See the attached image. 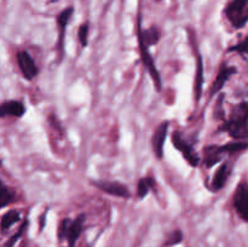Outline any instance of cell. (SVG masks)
I'll return each instance as SVG.
<instances>
[{
	"label": "cell",
	"mask_w": 248,
	"mask_h": 247,
	"mask_svg": "<svg viewBox=\"0 0 248 247\" xmlns=\"http://www.w3.org/2000/svg\"><path fill=\"white\" fill-rule=\"evenodd\" d=\"M222 130L235 139L248 138V103H240L232 109L229 119L223 124Z\"/></svg>",
	"instance_id": "cell-1"
},
{
	"label": "cell",
	"mask_w": 248,
	"mask_h": 247,
	"mask_svg": "<svg viewBox=\"0 0 248 247\" xmlns=\"http://www.w3.org/2000/svg\"><path fill=\"white\" fill-rule=\"evenodd\" d=\"M86 216L84 213L77 216L74 219L70 218H64L58 225V240L60 241H67L68 247H75V244L81 236L82 230H84V224Z\"/></svg>",
	"instance_id": "cell-2"
},
{
	"label": "cell",
	"mask_w": 248,
	"mask_h": 247,
	"mask_svg": "<svg viewBox=\"0 0 248 247\" xmlns=\"http://www.w3.org/2000/svg\"><path fill=\"white\" fill-rule=\"evenodd\" d=\"M224 15L235 29H241L248 23V0H230Z\"/></svg>",
	"instance_id": "cell-3"
},
{
	"label": "cell",
	"mask_w": 248,
	"mask_h": 247,
	"mask_svg": "<svg viewBox=\"0 0 248 247\" xmlns=\"http://www.w3.org/2000/svg\"><path fill=\"white\" fill-rule=\"evenodd\" d=\"M137 40H138V48H140V60H142L143 65H144V68L148 70L150 77H152L153 82L155 84V87L160 91L162 86L161 77H160L159 70H157L156 65H155L154 58L152 57V53H150L149 51V46L147 45L144 39L142 38V35H140L138 31H137Z\"/></svg>",
	"instance_id": "cell-4"
},
{
	"label": "cell",
	"mask_w": 248,
	"mask_h": 247,
	"mask_svg": "<svg viewBox=\"0 0 248 247\" xmlns=\"http://www.w3.org/2000/svg\"><path fill=\"white\" fill-rule=\"evenodd\" d=\"M172 143H173V145L176 147V149L179 150V152L183 154L184 159L188 161V164L190 165V166H198L199 162H200V156H199V154L196 153L195 148H194L193 145L181 135V132L176 131V132L172 135Z\"/></svg>",
	"instance_id": "cell-5"
},
{
	"label": "cell",
	"mask_w": 248,
	"mask_h": 247,
	"mask_svg": "<svg viewBox=\"0 0 248 247\" xmlns=\"http://www.w3.org/2000/svg\"><path fill=\"white\" fill-rule=\"evenodd\" d=\"M232 205L235 211L245 222H248V183L247 182H240L236 186L232 198Z\"/></svg>",
	"instance_id": "cell-6"
},
{
	"label": "cell",
	"mask_w": 248,
	"mask_h": 247,
	"mask_svg": "<svg viewBox=\"0 0 248 247\" xmlns=\"http://www.w3.org/2000/svg\"><path fill=\"white\" fill-rule=\"evenodd\" d=\"M73 14H74V7L68 6L57 15V28H58V41H57V50L60 55V61L62 60L63 53H64V38H65V29H67L68 23L72 19Z\"/></svg>",
	"instance_id": "cell-7"
},
{
	"label": "cell",
	"mask_w": 248,
	"mask_h": 247,
	"mask_svg": "<svg viewBox=\"0 0 248 247\" xmlns=\"http://www.w3.org/2000/svg\"><path fill=\"white\" fill-rule=\"evenodd\" d=\"M91 184L108 195L121 199H128L131 196L130 189L118 181H92Z\"/></svg>",
	"instance_id": "cell-8"
},
{
	"label": "cell",
	"mask_w": 248,
	"mask_h": 247,
	"mask_svg": "<svg viewBox=\"0 0 248 247\" xmlns=\"http://www.w3.org/2000/svg\"><path fill=\"white\" fill-rule=\"evenodd\" d=\"M17 64H18L22 75L27 80H33L38 75L39 68L28 51H19L17 53Z\"/></svg>",
	"instance_id": "cell-9"
},
{
	"label": "cell",
	"mask_w": 248,
	"mask_h": 247,
	"mask_svg": "<svg viewBox=\"0 0 248 247\" xmlns=\"http://www.w3.org/2000/svg\"><path fill=\"white\" fill-rule=\"evenodd\" d=\"M169 128H170L169 121H162V123L155 128L154 133H153V137H152L153 152H154L155 156L160 160H161L162 156H164V145H165V140H166V137H167V133H169Z\"/></svg>",
	"instance_id": "cell-10"
},
{
	"label": "cell",
	"mask_w": 248,
	"mask_h": 247,
	"mask_svg": "<svg viewBox=\"0 0 248 247\" xmlns=\"http://www.w3.org/2000/svg\"><path fill=\"white\" fill-rule=\"evenodd\" d=\"M236 73V68L229 67L227 65V63H223L220 65V69L218 72L217 77H216V80L213 81L212 87H211V94H217L218 92L222 91L223 87L225 86V84L228 82V80L232 77V75Z\"/></svg>",
	"instance_id": "cell-11"
},
{
	"label": "cell",
	"mask_w": 248,
	"mask_h": 247,
	"mask_svg": "<svg viewBox=\"0 0 248 247\" xmlns=\"http://www.w3.org/2000/svg\"><path fill=\"white\" fill-rule=\"evenodd\" d=\"M24 114H26V107L21 101L11 99V101H6L1 104V109H0L1 118H6V116L22 118Z\"/></svg>",
	"instance_id": "cell-12"
},
{
	"label": "cell",
	"mask_w": 248,
	"mask_h": 247,
	"mask_svg": "<svg viewBox=\"0 0 248 247\" xmlns=\"http://www.w3.org/2000/svg\"><path fill=\"white\" fill-rule=\"evenodd\" d=\"M137 31L142 35V38L144 39V41L147 43V45L154 46L161 39V31L157 28L156 26H152L148 29H142V18H140V15L138 16V22H137Z\"/></svg>",
	"instance_id": "cell-13"
},
{
	"label": "cell",
	"mask_w": 248,
	"mask_h": 247,
	"mask_svg": "<svg viewBox=\"0 0 248 247\" xmlns=\"http://www.w3.org/2000/svg\"><path fill=\"white\" fill-rule=\"evenodd\" d=\"M230 172H232V170H230L229 164L225 162V164L220 165L219 169L217 170V172H216L215 176H213L212 182H211V189H212L215 193H217L220 189L224 188L225 184H227L228 182V178H229L230 176Z\"/></svg>",
	"instance_id": "cell-14"
},
{
	"label": "cell",
	"mask_w": 248,
	"mask_h": 247,
	"mask_svg": "<svg viewBox=\"0 0 248 247\" xmlns=\"http://www.w3.org/2000/svg\"><path fill=\"white\" fill-rule=\"evenodd\" d=\"M205 79H203V62L202 57L198 55L196 60V75H195V97L196 101H199L201 97V91H202V85Z\"/></svg>",
	"instance_id": "cell-15"
},
{
	"label": "cell",
	"mask_w": 248,
	"mask_h": 247,
	"mask_svg": "<svg viewBox=\"0 0 248 247\" xmlns=\"http://www.w3.org/2000/svg\"><path fill=\"white\" fill-rule=\"evenodd\" d=\"M21 219V213L17 210H10L1 217V232H5L7 229L19 222Z\"/></svg>",
	"instance_id": "cell-16"
},
{
	"label": "cell",
	"mask_w": 248,
	"mask_h": 247,
	"mask_svg": "<svg viewBox=\"0 0 248 247\" xmlns=\"http://www.w3.org/2000/svg\"><path fill=\"white\" fill-rule=\"evenodd\" d=\"M155 186V181L152 177H143L140 179L137 184V196L140 199H144L148 196L153 188Z\"/></svg>",
	"instance_id": "cell-17"
},
{
	"label": "cell",
	"mask_w": 248,
	"mask_h": 247,
	"mask_svg": "<svg viewBox=\"0 0 248 247\" xmlns=\"http://www.w3.org/2000/svg\"><path fill=\"white\" fill-rule=\"evenodd\" d=\"M16 199V193L12 188L7 186L5 183H1V194H0V201H1V207L5 208L12 203Z\"/></svg>",
	"instance_id": "cell-18"
},
{
	"label": "cell",
	"mask_w": 248,
	"mask_h": 247,
	"mask_svg": "<svg viewBox=\"0 0 248 247\" xmlns=\"http://www.w3.org/2000/svg\"><path fill=\"white\" fill-rule=\"evenodd\" d=\"M248 148L247 142H236V143H228L227 145H223V147H217L216 145V149L219 154L222 153H239L242 150H246Z\"/></svg>",
	"instance_id": "cell-19"
},
{
	"label": "cell",
	"mask_w": 248,
	"mask_h": 247,
	"mask_svg": "<svg viewBox=\"0 0 248 247\" xmlns=\"http://www.w3.org/2000/svg\"><path fill=\"white\" fill-rule=\"evenodd\" d=\"M89 31H90L89 22H84V23L79 27V29H78V39H79L82 47H86L87 44H89Z\"/></svg>",
	"instance_id": "cell-20"
},
{
	"label": "cell",
	"mask_w": 248,
	"mask_h": 247,
	"mask_svg": "<svg viewBox=\"0 0 248 247\" xmlns=\"http://www.w3.org/2000/svg\"><path fill=\"white\" fill-rule=\"evenodd\" d=\"M27 225H28V220H24V222L22 223L21 227H19V229L17 230L12 236H10V239L5 242L4 247H15V245L17 244V241H18V240L22 237V235H23L24 230L27 229Z\"/></svg>",
	"instance_id": "cell-21"
},
{
	"label": "cell",
	"mask_w": 248,
	"mask_h": 247,
	"mask_svg": "<svg viewBox=\"0 0 248 247\" xmlns=\"http://www.w3.org/2000/svg\"><path fill=\"white\" fill-rule=\"evenodd\" d=\"M182 241H183V232H182L181 230H174V232H172L171 234L169 235V237H167L164 246L171 247V246H174V245L181 244Z\"/></svg>",
	"instance_id": "cell-22"
},
{
	"label": "cell",
	"mask_w": 248,
	"mask_h": 247,
	"mask_svg": "<svg viewBox=\"0 0 248 247\" xmlns=\"http://www.w3.org/2000/svg\"><path fill=\"white\" fill-rule=\"evenodd\" d=\"M229 52H237L240 55H248V36L244 39V40L239 41L237 44L232 45L229 47Z\"/></svg>",
	"instance_id": "cell-23"
},
{
	"label": "cell",
	"mask_w": 248,
	"mask_h": 247,
	"mask_svg": "<svg viewBox=\"0 0 248 247\" xmlns=\"http://www.w3.org/2000/svg\"><path fill=\"white\" fill-rule=\"evenodd\" d=\"M157 1H161V0H157Z\"/></svg>",
	"instance_id": "cell-24"
}]
</instances>
